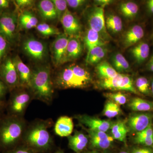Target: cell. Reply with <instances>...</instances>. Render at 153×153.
Here are the masks:
<instances>
[{
  "label": "cell",
  "mask_w": 153,
  "mask_h": 153,
  "mask_svg": "<svg viewBox=\"0 0 153 153\" xmlns=\"http://www.w3.org/2000/svg\"><path fill=\"white\" fill-rule=\"evenodd\" d=\"M151 90H152V92L153 95V80L152 83V86H151Z\"/></svg>",
  "instance_id": "53"
},
{
  "label": "cell",
  "mask_w": 153,
  "mask_h": 153,
  "mask_svg": "<svg viewBox=\"0 0 153 153\" xmlns=\"http://www.w3.org/2000/svg\"><path fill=\"white\" fill-rule=\"evenodd\" d=\"M22 48L29 57L37 62L43 61L47 57L46 44L36 38H30L26 39L23 43Z\"/></svg>",
  "instance_id": "8"
},
{
  "label": "cell",
  "mask_w": 153,
  "mask_h": 153,
  "mask_svg": "<svg viewBox=\"0 0 153 153\" xmlns=\"http://www.w3.org/2000/svg\"><path fill=\"white\" fill-rule=\"evenodd\" d=\"M38 25V19L34 14L25 11L19 17V25L22 29L30 30Z\"/></svg>",
  "instance_id": "27"
},
{
  "label": "cell",
  "mask_w": 153,
  "mask_h": 153,
  "mask_svg": "<svg viewBox=\"0 0 153 153\" xmlns=\"http://www.w3.org/2000/svg\"><path fill=\"white\" fill-rule=\"evenodd\" d=\"M144 36V31L141 26L135 25L125 34L123 44L126 48L131 47L140 41Z\"/></svg>",
  "instance_id": "19"
},
{
  "label": "cell",
  "mask_w": 153,
  "mask_h": 153,
  "mask_svg": "<svg viewBox=\"0 0 153 153\" xmlns=\"http://www.w3.org/2000/svg\"><path fill=\"white\" fill-rule=\"evenodd\" d=\"M153 137V128L152 123H151L148 127L142 131L136 133L135 137Z\"/></svg>",
  "instance_id": "41"
},
{
  "label": "cell",
  "mask_w": 153,
  "mask_h": 153,
  "mask_svg": "<svg viewBox=\"0 0 153 153\" xmlns=\"http://www.w3.org/2000/svg\"><path fill=\"white\" fill-rule=\"evenodd\" d=\"M147 68L149 71L153 72V55L151 57L147 63Z\"/></svg>",
  "instance_id": "50"
},
{
  "label": "cell",
  "mask_w": 153,
  "mask_h": 153,
  "mask_svg": "<svg viewBox=\"0 0 153 153\" xmlns=\"http://www.w3.org/2000/svg\"><path fill=\"white\" fill-rule=\"evenodd\" d=\"M74 129V123L71 118L63 116L58 118L54 127L55 134L60 137H68Z\"/></svg>",
  "instance_id": "17"
},
{
  "label": "cell",
  "mask_w": 153,
  "mask_h": 153,
  "mask_svg": "<svg viewBox=\"0 0 153 153\" xmlns=\"http://www.w3.org/2000/svg\"><path fill=\"white\" fill-rule=\"evenodd\" d=\"M106 27L111 32L114 33H120L123 27L122 21L120 17L117 15H108L105 20Z\"/></svg>",
  "instance_id": "30"
},
{
  "label": "cell",
  "mask_w": 153,
  "mask_h": 153,
  "mask_svg": "<svg viewBox=\"0 0 153 153\" xmlns=\"http://www.w3.org/2000/svg\"><path fill=\"white\" fill-rule=\"evenodd\" d=\"M131 52L135 61L140 64L144 62L149 57V46L147 43L141 42L132 48Z\"/></svg>",
  "instance_id": "24"
},
{
  "label": "cell",
  "mask_w": 153,
  "mask_h": 153,
  "mask_svg": "<svg viewBox=\"0 0 153 153\" xmlns=\"http://www.w3.org/2000/svg\"><path fill=\"white\" fill-rule=\"evenodd\" d=\"M104 96L119 105L125 104L127 102V98L124 94L120 92L114 93H106L104 94Z\"/></svg>",
  "instance_id": "36"
},
{
  "label": "cell",
  "mask_w": 153,
  "mask_h": 153,
  "mask_svg": "<svg viewBox=\"0 0 153 153\" xmlns=\"http://www.w3.org/2000/svg\"><path fill=\"white\" fill-rule=\"evenodd\" d=\"M12 5V0H0V13L13 11L11 10Z\"/></svg>",
  "instance_id": "42"
},
{
  "label": "cell",
  "mask_w": 153,
  "mask_h": 153,
  "mask_svg": "<svg viewBox=\"0 0 153 153\" xmlns=\"http://www.w3.org/2000/svg\"><path fill=\"white\" fill-rule=\"evenodd\" d=\"M18 73L19 86L30 88L32 70L23 62L19 55L13 57Z\"/></svg>",
  "instance_id": "15"
},
{
  "label": "cell",
  "mask_w": 153,
  "mask_h": 153,
  "mask_svg": "<svg viewBox=\"0 0 153 153\" xmlns=\"http://www.w3.org/2000/svg\"><path fill=\"white\" fill-rule=\"evenodd\" d=\"M55 6L58 14V19L60 20L63 13L67 9L66 0H51Z\"/></svg>",
  "instance_id": "39"
},
{
  "label": "cell",
  "mask_w": 153,
  "mask_h": 153,
  "mask_svg": "<svg viewBox=\"0 0 153 153\" xmlns=\"http://www.w3.org/2000/svg\"><path fill=\"white\" fill-rule=\"evenodd\" d=\"M119 153H129L128 152H126V151H122V152H120Z\"/></svg>",
  "instance_id": "54"
},
{
  "label": "cell",
  "mask_w": 153,
  "mask_h": 153,
  "mask_svg": "<svg viewBox=\"0 0 153 153\" xmlns=\"http://www.w3.org/2000/svg\"><path fill=\"white\" fill-rule=\"evenodd\" d=\"M78 37H69L66 49V62L76 60L82 54V47Z\"/></svg>",
  "instance_id": "18"
},
{
  "label": "cell",
  "mask_w": 153,
  "mask_h": 153,
  "mask_svg": "<svg viewBox=\"0 0 153 153\" xmlns=\"http://www.w3.org/2000/svg\"><path fill=\"white\" fill-rule=\"evenodd\" d=\"M120 11L126 18L133 19L138 13L139 6L134 2L128 1L122 3L120 6Z\"/></svg>",
  "instance_id": "29"
},
{
  "label": "cell",
  "mask_w": 153,
  "mask_h": 153,
  "mask_svg": "<svg viewBox=\"0 0 153 153\" xmlns=\"http://www.w3.org/2000/svg\"><path fill=\"white\" fill-rule=\"evenodd\" d=\"M9 93L8 100L6 102L7 114L23 117L28 105L34 99L31 89L19 86Z\"/></svg>",
  "instance_id": "5"
},
{
  "label": "cell",
  "mask_w": 153,
  "mask_h": 153,
  "mask_svg": "<svg viewBox=\"0 0 153 153\" xmlns=\"http://www.w3.org/2000/svg\"><path fill=\"white\" fill-rule=\"evenodd\" d=\"M104 7L95 6L90 10L88 15L89 28L99 33L103 39L107 36Z\"/></svg>",
  "instance_id": "9"
},
{
  "label": "cell",
  "mask_w": 153,
  "mask_h": 153,
  "mask_svg": "<svg viewBox=\"0 0 153 153\" xmlns=\"http://www.w3.org/2000/svg\"><path fill=\"white\" fill-rule=\"evenodd\" d=\"M123 74L119 73L115 77L108 79H100L98 85L102 89L112 91H117Z\"/></svg>",
  "instance_id": "31"
},
{
  "label": "cell",
  "mask_w": 153,
  "mask_h": 153,
  "mask_svg": "<svg viewBox=\"0 0 153 153\" xmlns=\"http://www.w3.org/2000/svg\"><path fill=\"white\" fill-rule=\"evenodd\" d=\"M135 85L140 93L149 95L150 93V88L148 79L144 76H140L136 80Z\"/></svg>",
  "instance_id": "35"
},
{
  "label": "cell",
  "mask_w": 153,
  "mask_h": 153,
  "mask_svg": "<svg viewBox=\"0 0 153 153\" xmlns=\"http://www.w3.org/2000/svg\"><path fill=\"white\" fill-rule=\"evenodd\" d=\"M38 10L43 19L52 21L58 19V14L51 0H41L38 3Z\"/></svg>",
  "instance_id": "20"
},
{
  "label": "cell",
  "mask_w": 153,
  "mask_h": 153,
  "mask_svg": "<svg viewBox=\"0 0 153 153\" xmlns=\"http://www.w3.org/2000/svg\"><path fill=\"white\" fill-rule=\"evenodd\" d=\"M107 52V49L104 46L94 47L88 52L85 60L86 63L91 65L98 64L105 57Z\"/></svg>",
  "instance_id": "25"
},
{
  "label": "cell",
  "mask_w": 153,
  "mask_h": 153,
  "mask_svg": "<svg viewBox=\"0 0 153 153\" xmlns=\"http://www.w3.org/2000/svg\"><path fill=\"white\" fill-rule=\"evenodd\" d=\"M113 0H94V1L100 6L104 7L105 6L109 4L112 2Z\"/></svg>",
  "instance_id": "49"
},
{
  "label": "cell",
  "mask_w": 153,
  "mask_h": 153,
  "mask_svg": "<svg viewBox=\"0 0 153 153\" xmlns=\"http://www.w3.org/2000/svg\"><path fill=\"white\" fill-rule=\"evenodd\" d=\"M64 153V152H63V151H62V150H58L55 152V153Z\"/></svg>",
  "instance_id": "52"
},
{
  "label": "cell",
  "mask_w": 153,
  "mask_h": 153,
  "mask_svg": "<svg viewBox=\"0 0 153 153\" xmlns=\"http://www.w3.org/2000/svg\"><path fill=\"white\" fill-rule=\"evenodd\" d=\"M117 91H123L137 94L138 95H141L137 88L135 87L133 82L132 79L128 75L123 74L120 83L118 88Z\"/></svg>",
  "instance_id": "32"
},
{
  "label": "cell",
  "mask_w": 153,
  "mask_h": 153,
  "mask_svg": "<svg viewBox=\"0 0 153 153\" xmlns=\"http://www.w3.org/2000/svg\"><path fill=\"white\" fill-rule=\"evenodd\" d=\"M87 0H66L67 5L73 9H78L83 6Z\"/></svg>",
  "instance_id": "44"
},
{
  "label": "cell",
  "mask_w": 153,
  "mask_h": 153,
  "mask_svg": "<svg viewBox=\"0 0 153 153\" xmlns=\"http://www.w3.org/2000/svg\"><path fill=\"white\" fill-rule=\"evenodd\" d=\"M54 88L49 66L39 65L32 69L30 89L34 99L51 104L54 97Z\"/></svg>",
  "instance_id": "3"
},
{
  "label": "cell",
  "mask_w": 153,
  "mask_h": 153,
  "mask_svg": "<svg viewBox=\"0 0 153 153\" xmlns=\"http://www.w3.org/2000/svg\"><path fill=\"white\" fill-rule=\"evenodd\" d=\"M27 126L24 117L4 115L0 118V149L4 152L20 144Z\"/></svg>",
  "instance_id": "2"
},
{
  "label": "cell",
  "mask_w": 153,
  "mask_h": 153,
  "mask_svg": "<svg viewBox=\"0 0 153 153\" xmlns=\"http://www.w3.org/2000/svg\"><path fill=\"white\" fill-rule=\"evenodd\" d=\"M146 7L148 13L153 15V0L146 1Z\"/></svg>",
  "instance_id": "47"
},
{
  "label": "cell",
  "mask_w": 153,
  "mask_h": 153,
  "mask_svg": "<svg viewBox=\"0 0 153 153\" xmlns=\"http://www.w3.org/2000/svg\"><path fill=\"white\" fill-rule=\"evenodd\" d=\"M6 101H0V118L5 114Z\"/></svg>",
  "instance_id": "48"
},
{
  "label": "cell",
  "mask_w": 153,
  "mask_h": 153,
  "mask_svg": "<svg viewBox=\"0 0 153 153\" xmlns=\"http://www.w3.org/2000/svg\"><path fill=\"white\" fill-rule=\"evenodd\" d=\"M36 28L38 33L44 36H58L60 34L58 29L46 23L38 24Z\"/></svg>",
  "instance_id": "34"
},
{
  "label": "cell",
  "mask_w": 153,
  "mask_h": 153,
  "mask_svg": "<svg viewBox=\"0 0 153 153\" xmlns=\"http://www.w3.org/2000/svg\"><path fill=\"white\" fill-rule=\"evenodd\" d=\"M110 129L111 136L114 140L126 142L127 134L129 130L124 121L119 120L113 123Z\"/></svg>",
  "instance_id": "22"
},
{
  "label": "cell",
  "mask_w": 153,
  "mask_h": 153,
  "mask_svg": "<svg viewBox=\"0 0 153 153\" xmlns=\"http://www.w3.org/2000/svg\"><path fill=\"white\" fill-rule=\"evenodd\" d=\"M96 71L100 79L112 78L119 74L111 65L105 61H102L97 64Z\"/></svg>",
  "instance_id": "26"
},
{
  "label": "cell",
  "mask_w": 153,
  "mask_h": 153,
  "mask_svg": "<svg viewBox=\"0 0 153 153\" xmlns=\"http://www.w3.org/2000/svg\"><path fill=\"white\" fill-rule=\"evenodd\" d=\"M113 67L118 73L128 72L130 71L131 67L127 60L120 53H117L111 58Z\"/></svg>",
  "instance_id": "28"
},
{
  "label": "cell",
  "mask_w": 153,
  "mask_h": 153,
  "mask_svg": "<svg viewBox=\"0 0 153 153\" xmlns=\"http://www.w3.org/2000/svg\"><path fill=\"white\" fill-rule=\"evenodd\" d=\"M63 30L68 37H78L82 27L78 19L68 9L63 13L60 19Z\"/></svg>",
  "instance_id": "14"
},
{
  "label": "cell",
  "mask_w": 153,
  "mask_h": 153,
  "mask_svg": "<svg viewBox=\"0 0 153 153\" xmlns=\"http://www.w3.org/2000/svg\"><path fill=\"white\" fill-rule=\"evenodd\" d=\"M122 113L120 106L110 100H108L105 105L102 114L108 118L119 115Z\"/></svg>",
  "instance_id": "33"
},
{
  "label": "cell",
  "mask_w": 153,
  "mask_h": 153,
  "mask_svg": "<svg viewBox=\"0 0 153 153\" xmlns=\"http://www.w3.org/2000/svg\"><path fill=\"white\" fill-rule=\"evenodd\" d=\"M69 148L76 153H81L89 142L88 136L81 131H76L67 137Z\"/></svg>",
  "instance_id": "16"
},
{
  "label": "cell",
  "mask_w": 153,
  "mask_h": 153,
  "mask_svg": "<svg viewBox=\"0 0 153 153\" xmlns=\"http://www.w3.org/2000/svg\"><path fill=\"white\" fill-rule=\"evenodd\" d=\"M35 0H14V2L19 8L27 7L33 4Z\"/></svg>",
  "instance_id": "45"
},
{
  "label": "cell",
  "mask_w": 153,
  "mask_h": 153,
  "mask_svg": "<svg viewBox=\"0 0 153 153\" xmlns=\"http://www.w3.org/2000/svg\"><path fill=\"white\" fill-rule=\"evenodd\" d=\"M53 122L51 119L37 120L27 126L22 139V143L38 153L51 149L53 140L49 131Z\"/></svg>",
  "instance_id": "1"
},
{
  "label": "cell",
  "mask_w": 153,
  "mask_h": 153,
  "mask_svg": "<svg viewBox=\"0 0 153 153\" xmlns=\"http://www.w3.org/2000/svg\"><path fill=\"white\" fill-rule=\"evenodd\" d=\"M0 79L5 83L9 91L19 87V79L13 57L7 56L0 63Z\"/></svg>",
  "instance_id": "7"
},
{
  "label": "cell",
  "mask_w": 153,
  "mask_h": 153,
  "mask_svg": "<svg viewBox=\"0 0 153 153\" xmlns=\"http://www.w3.org/2000/svg\"><path fill=\"white\" fill-rule=\"evenodd\" d=\"M81 126L91 130L106 132L110 129L113 122L110 120H102L86 114H79L75 116Z\"/></svg>",
  "instance_id": "12"
},
{
  "label": "cell",
  "mask_w": 153,
  "mask_h": 153,
  "mask_svg": "<svg viewBox=\"0 0 153 153\" xmlns=\"http://www.w3.org/2000/svg\"><path fill=\"white\" fill-rule=\"evenodd\" d=\"M131 153H153V152L149 148L136 147L132 149Z\"/></svg>",
  "instance_id": "46"
},
{
  "label": "cell",
  "mask_w": 153,
  "mask_h": 153,
  "mask_svg": "<svg viewBox=\"0 0 153 153\" xmlns=\"http://www.w3.org/2000/svg\"><path fill=\"white\" fill-rule=\"evenodd\" d=\"M91 81L89 71L82 66L73 64L60 70L53 83L54 87L59 89L82 88L88 87Z\"/></svg>",
  "instance_id": "4"
},
{
  "label": "cell",
  "mask_w": 153,
  "mask_h": 153,
  "mask_svg": "<svg viewBox=\"0 0 153 153\" xmlns=\"http://www.w3.org/2000/svg\"><path fill=\"white\" fill-rule=\"evenodd\" d=\"M69 39V37L66 34H60L52 43V60L56 67L66 63V49Z\"/></svg>",
  "instance_id": "10"
},
{
  "label": "cell",
  "mask_w": 153,
  "mask_h": 153,
  "mask_svg": "<svg viewBox=\"0 0 153 153\" xmlns=\"http://www.w3.org/2000/svg\"><path fill=\"white\" fill-rule=\"evenodd\" d=\"M134 141L135 143L143 145L146 146H151L153 145V137H135Z\"/></svg>",
  "instance_id": "40"
},
{
  "label": "cell",
  "mask_w": 153,
  "mask_h": 153,
  "mask_svg": "<svg viewBox=\"0 0 153 153\" xmlns=\"http://www.w3.org/2000/svg\"><path fill=\"white\" fill-rule=\"evenodd\" d=\"M19 16L15 11L0 13V33L11 46L16 43L18 38Z\"/></svg>",
  "instance_id": "6"
},
{
  "label": "cell",
  "mask_w": 153,
  "mask_h": 153,
  "mask_svg": "<svg viewBox=\"0 0 153 153\" xmlns=\"http://www.w3.org/2000/svg\"><path fill=\"white\" fill-rule=\"evenodd\" d=\"M11 45L0 33V63L7 57Z\"/></svg>",
  "instance_id": "37"
},
{
  "label": "cell",
  "mask_w": 153,
  "mask_h": 153,
  "mask_svg": "<svg viewBox=\"0 0 153 153\" xmlns=\"http://www.w3.org/2000/svg\"><path fill=\"white\" fill-rule=\"evenodd\" d=\"M153 119L152 113H141L131 115L127 121V126L129 131L136 133L142 131L148 127Z\"/></svg>",
  "instance_id": "13"
},
{
  "label": "cell",
  "mask_w": 153,
  "mask_h": 153,
  "mask_svg": "<svg viewBox=\"0 0 153 153\" xmlns=\"http://www.w3.org/2000/svg\"><path fill=\"white\" fill-rule=\"evenodd\" d=\"M82 153H110L109 152L106 151H102V152H98V151H88V152H84Z\"/></svg>",
  "instance_id": "51"
},
{
  "label": "cell",
  "mask_w": 153,
  "mask_h": 153,
  "mask_svg": "<svg viewBox=\"0 0 153 153\" xmlns=\"http://www.w3.org/2000/svg\"><path fill=\"white\" fill-rule=\"evenodd\" d=\"M83 128L88 134L89 143L92 149L105 150L112 146L114 140L112 136L105 132L91 130L85 127Z\"/></svg>",
  "instance_id": "11"
},
{
  "label": "cell",
  "mask_w": 153,
  "mask_h": 153,
  "mask_svg": "<svg viewBox=\"0 0 153 153\" xmlns=\"http://www.w3.org/2000/svg\"><path fill=\"white\" fill-rule=\"evenodd\" d=\"M10 92L8 88L0 79V101H5L6 96Z\"/></svg>",
  "instance_id": "43"
},
{
  "label": "cell",
  "mask_w": 153,
  "mask_h": 153,
  "mask_svg": "<svg viewBox=\"0 0 153 153\" xmlns=\"http://www.w3.org/2000/svg\"><path fill=\"white\" fill-rule=\"evenodd\" d=\"M132 111L140 112H153V101H149L140 97H134L127 105Z\"/></svg>",
  "instance_id": "21"
},
{
  "label": "cell",
  "mask_w": 153,
  "mask_h": 153,
  "mask_svg": "<svg viewBox=\"0 0 153 153\" xmlns=\"http://www.w3.org/2000/svg\"><path fill=\"white\" fill-rule=\"evenodd\" d=\"M85 44L87 49V53L94 47L104 46V39L99 33L89 28L85 37Z\"/></svg>",
  "instance_id": "23"
},
{
  "label": "cell",
  "mask_w": 153,
  "mask_h": 153,
  "mask_svg": "<svg viewBox=\"0 0 153 153\" xmlns=\"http://www.w3.org/2000/svg\"><path fill=\"white\" fill-rule=\"evenodd\" d=\"M2 153H38L33 149L24 144H19L8 150L4 151Z\"/></svg>",
  "instance_id": "38"
}]
</instances>
